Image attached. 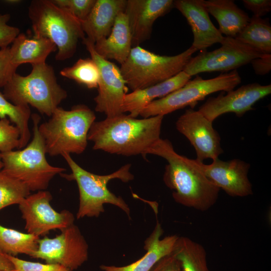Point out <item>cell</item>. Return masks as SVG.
<instances>
[{
  "label": "cell",
  "instance_id": "21",
  "mask_svg": "<svg viewBox=\"0 0 271 271\" xmlns=\"http://www.w3.org/2000/svg\"><path fill=\"white\" fill-rule=\"evenodd\" d=\"M191 76L183 71L173 77L154 85L132 91L124 97L121 111L137 117L147 105L157 98L163 97L185 85Z\"/></svg>",
  "mask_w": 271,
  "mask_h": 271
},
{
  "label": "cell",
  "instance_id": "9",
  "mask_svg": "<svg viewBox=\"0 0 271 271\" xmlns=\"http://www.w3.org/2000/svg\"><path fill=\"white\" fill-rule=\"evenodd\" d=\"M241 82V78L236 70L208 79L197 75L180 88L151 102L143 109L140 115L143 118L164 116L187 106L193 109L199 101L208 95L220 91L227 92L233 90Z\"/></svg>",
  "mask_w": 271,
  "mask_h": 271
},
{
  "label": "cell",
  "instance_id": "19",
  "mask_svg": "<svg viewBox=\"0 0 271 271\" xmlns=\"http://www.w3.org/2000/svg\"><path fill=\"white\" fill-rule=\"evenodd\" d=\"M164 231L157 220L156 225L151 234L145 241L146 254L134 262L125 266L101 265L103 271H150L156 263L164 256L171 254L174 249L179 236L176 235L161 236Z\"/></svg>",
  "mask_w": 271,
  "mask_h": 271
},
{
  "label": "cell",
  "instance_id": "37",
  "mask_svg": "<svg viewBox=\"0 0 271 271\" xmlns=\"http://www.w3.org/2000/svg\"><path fill=\"white\" fill-rule=\"evenodd\" d=\"M150 271L182 270L180 262L173 251L159 260Z\"/></svg>",
  "mask_w": 271,
  "mask_h": 271
},
{
  "label": "cell",
  "instance_id": "26",
  "mask_svg": "<svg viewBox=\"0 0 271 271\" xmlns=\"http://www.w3.org/2000/svg\"><path fill=\"white\" fill-rule=\"evenodd\" d=\"M173 252L180 262L182 271H210L204 247L187 237H179Z\"/></svg>",
  "mask_w": 271,
  "mask_h": 271
},
{
  "label": "cell",
  "instance_id": "38",
  "mask_svg": "<svg viewBox=\"0 0 271 271\" xmlns=\"http://www.w3.org/2000/svg\"><path fill=\"white\" fill-rule=\"evenodd\" d=\"M250 63L256 75H266L271 70V54H264L260 57L252 60Z\"/></svg>",
  "mask_w": 271,
  "mask_h": 271
},
{
  "label": "cell",
  "instance_id": "28",
  "mask_svg": "<svg viewBox=\"0 0 271 271\" xmlns=\"http://www.w3.org/2000/svg\"><path fill=\"white\" fill-rule=\"evenodd\" d=\"M31 117L29 106H18L10 102L0 92V119L8 117L20 130L19 149L25 147L31 138L29 121Z\"/></svg>",
  "mask_w": 271,
  "mask_h": 271
},
{
  "label": "cell",
  "instance_id": "3",
  "mask_svg": "<svg viewBox=\"0 0 271 271\" xmlns=\"http://www.w3.org/2000/svg\"><path fill=\"white\" fill-rule=\"evenodd\" d=\"M94 112L87 105L77 104L70 110L58 106L50 118L39 124L46 154L54 157L80 154L87 146L88 133L95 121Z\"/></svg>",
  "mask_w": 271,
  "mask_h": 271
},
{
  "label": "cell",
  "instance_id": "12",
  "mask_svg": "<svg viewBox=\"0 0 271 271\" xmlns=\"http://www.w3.org/2000/svg\"><path fill=\"white\" fill-rule=\"evenodd\" d=\"M82 42L96 64L99 71L98 94L94 97L95 110L104 113L106 117L123 113L122 105L128 87L120 68L114 63L100 56L94 49V43L87 37Z\"/></svg>",
  "mask_w": 271,
  "mask_h": 271
},
{
  "label": "cell",
  "instance_id": "39",
  "mask_svg": "<svg viewBox=\"0 0 271 271\" xmlns=\"http://www.w3.org/2000/svg\"><path fill=\"white\" fill-rule=\"evenodd\" d=\"M13 265L6 254L0 251V271H13Z\"/></svg>",
  "mask_w": 271,
  "mask_h": 271
},
{
  "label": "cell",
  "instance_id": "34",
  "mask_svg": "<svg viewBox=\"0 0 271 271\" xmlns=\"http://www.w3.org/2000/svg\"><path fill=\"white\" fill-rule=\"evenodd\" d=\"M13 64L10 47L0 49V87H4L16 72Z\"/></svg>",
  "mask_w": 271,
  "mask_h": 271
},
{
  "label": "cell",
  "instance_id": "41",
  "mask_svg": "<svg viewBox=\"0 0 271 271\" xmlns=\"http://www.w3.org/2000/svg\"><path fill=\"white\" fill-rule=\"evenodd\" d=\"M2 169H3V163L0 159V171L2 170Z\"/></svg>",
  "mask_w": 271,
  "mask_h": 271
},
{
  "label": "cell",
  "instance_id": "18",
  "mask_svg": "<svg viewBox=\"0 0 271 271\" xmlns=\"http://www.w3.org/2000/svg\"><path fill=\"white\" fill-rule=\"evenodd\" d=\"M176 8L186 18L193 34L192 47L201 51L222 42L224 36L212 23L202 0H176Z\"/></svg>",
  "mask_w": 271,
  "mask_h": 271
},
{
  "label": "cell",
  "instance_id": "2",
  "mask_svg": "<svg viewBox=\"0 0 271 271\" xmlns=\"http://www.w3.org/2000/svg\"><path fill=\"white\" fill-rule=\"evenodd\" d=\"M164 115L138 119L121 113L94 121L88 133L93 149L125 156L141 154L160 139Z\"/></svg>",
  "mask_w": 271,
  "mask_h": 271
},
{
  "label": "cell",
  "instance_id": "16",
  "mask_svg": "<svg viewBox=\"0 0 271 271\" xmlns=\"http://www.w3.org/2000/svg\"><path fill=\"white\" fill-rule=\"evenodd\" d=\"M192 163L215 186L232 197H245L253 194L247 174L250 164L238 159L223 161L216 159L209 165L196 159Z\"/></svg>",
  "mask_w": 271,
  "mask_h": 271
},
{
  "label": "cell",
  "instance_id": "33",
  "mask_svg": "<svg viewBox=\"0 0 271 271\" xmlns=\"http://www.w3.org/2000/svg\"><path fill=\"white\" fill-rule=\"evenodd\" d=\"M6 255L13 265V271H70L59 264L32 262L20 259L15 256Z\"/></svg>",
  "mask_w": 271,
  "mask_h": 271
},
{
  "label": "cell",
  "instance_id": "10",
  "mask_svg": "<svg viewBox=\"0 0 271 271\" xmlns=\"http://www.w3.org/2000/svg\"><path fill=\"white\" fill-rule=\"evenodd\" d=\"M221 46L201 51L188 62L183 71L191 77L200 73L234 70L264 54L235 38L224 37Z\"/></svg>",
  "mask_w": 271,
  "mask_h": 271
},
{
  "label": "cell",
  "instance_id": "11",
  "mask_svg": "<svg viewBox=\"0 0 271 271\" xmlns=\"http://www.w3.org/2000/svg\"><path fill=\"white\" fill-rule=\"evenodd\" d=\"M61 232L54 238H40L37 250L30 256L43 259L46 263L59 264L73 271L87 260L88 245L74 224Z\"/></svg>",
  "mask_w": 271,
  "mask_h": 271
},
{
  "label": "cell",
  "instance_id": "6",
  "mask_svg": "<svg viewBox=\"0 0 271 271\" xmlns=\"http://www.w3.org/2000/svg\"><path fill=\"white\" fill-rule=\"evenodd\" d=\"M33 138L22 150L0 153L3 172L24 184L30 191L46 190L51 180L66 169L52 166L46 158L44 142L39 129L41 117L31 115Z\"/></svg>",
  "mask_w": 271,
  "mask_h": 271
},
{
  "label": "cell",
  "instance_id": "4",
  "mask_svg": "<svg viewBox=\"0 0 271 271\" xmlns=\"http://www.w3.org/2000/svg\"><path fill=\"white\" fill-rule=\"evenodd\" d=\"M68 165L71 173L60 175L69 180L75 181L78 188L79 204L76 214L77 219L87 217H98L104 212V205L110 204L123 211L130 219V209L124 200L110 192L108 182L118 179L126 183L134 179L129 169L130 164H126L117 171L108 175H99L85 170L72 159L70 154L61 155Z\"/></svg>",
  "mask_w": 271,
  "mask_h": 271
},
{
  "label": "cell",
  "instance_id": "14",
  "mask_svg": "<svg viewBox=\"0 0 271 271\" xmlns=\"http://www.w3.org/2000/svg\"><path fill=\"white\" fill-rule=\"evenodd\" d=\"M212 123L198 110L192 108L187 109L176 122L178 131L194 148L196 160L199 162L208 159L214 160L223 153L220 135L213 128Z\"/></svg>",
  "mask_w": 271,
  "mask_h": 271
},
{
  "label": "cell",
  "instance_id": "17",
  "mask_svg": "<svg viewBox=\"0 0 271 271\" xmlns=\"http://www.w3.org/2000/svg\"><path fill=\"white\" fill-rule=\"evenodd\" d=\"M173 0H127L124 10L131 33L132 47L148 39L155 21L174 7Z\"/></svg>",
  "mask_w": 271,
  "mask_h": 271
},
{
  "label": "cell",
  "instance_id": "7",
  "mask_svg": "<svg viewBox=\"0 0 271 271\" xmlns=\"http://www.w3.org/2000/svg\"><path fill=\"white\" fill-rule=\"evenodd\" d=\"M34 36L51 40L56 46V60L63 61L75 54L78 40L85 38L81 22L52 0H33L28 8Z\"/></svg>",
  "mask_w": 271,
  "mask_h": 271
},
{
  "label": "cell",
  "instance_id": "25",
  "mask_svg": "<svg viewBox=\"0 0 271 271\" xmlns=\"http://www.w3.org/2000/svg\"><path fill=\"white\" fill-rule=\"evenodd\" d=\"M263 54L271 53V26L269 19L252 15L249 21L235 38Z\"/></svg>",
  "mask_w": 271,
  "mask_h": 271
},
{
  "label": "cell",
  "instance_id": "30",
  "mask_svg": "<svg viewBox=\"0 0 271 271\" xmlns=\"http://www.w3.org/2000/svg\"><path fill=\"white\" fill-rule=\"evenodd\" d=\"M30 192L24 184L0 171V210L11 205H19Z\"/></svg>",
  "mask_w": 271,
  "mask_h": 271
},
{
  "label": "cell",
  "instance_id": "31",
  "mask_svg": "<svg viewBox=\"0 0 271 271\" xmlns=\"http://www.w3.org/2000/svg\"><path fill=\"white\" fill-rule=\"evenodd\" d=\"M20 131L8 117L0 119V153L19 149Z\"/></svg>",
  "mask_w": 271,
  "mask_h": 271
},
{
  "label": "cell",
  "instance_id": "15",
  "mask_svg": "<svg viewBox=\"0 0 271 271\" xmlns=\"http://www.w3.org/2000/svg\"><path fill=\"white\" fill-rule=\"evenodd\" d=\"M270 93V84L252 83L227 92L225 95L220 94L209 97L199 107L198 111L212 122L219 116L228 112H233L241 117L246 112L253 110V105Z\"/></svg>",
  "mask_w": 271,
  "mask_h": 271
},
{
  "label": "cell",
  "instance_id": "32",
  "mask_svg": "<svg viewBox=\"0 0 271 271\" xmlns=\"http://www.w3.org/2000/svg\"><path fill=\"white\" fill-rule=\"evenodd\" d=\"M52 2L81 22L88 16L96 0H52Z\"/></svg>",
  "mask_w": 271,
  "mask_h": 271
},
{
  "label": "cell",
  "instance_id": "40",
  "mask_svg": "<svg viewBox=\"0 0 271 271\" xmlns=\"http://www.w3.org/2000/svg\"><path fill=\"white\" fill-rule=\"evenodd\" d=\"M6 3L11 4H18L20 1L19 0H8V1H5Z\"/></svg>",
  "mask_w": 271,
  "mask_h": 271
},
{
  "label": "cell",
  "instance_id": "29",
  "mask_svg": "<svg viewBox=\"0 0 271 271\" xmlns=\"http://www.w3.org/2000/svg\"><path fill=\"white\" fill-rule=\"evenodd\" d=\"M60 75L89 89L97 88L99 81L98 68L91 58H80L72 66L62 69Z\"/></svg>",
  "mask_w": 271,
  "mask_h": 271
},
{
  "label": "cell",
  "instance_id": "23",
  "mask_svg": "<svg viewBox=\"0 0 271 271\" xmlns=\"http://www.w3.org/2000/svg\"><path fill=\"white\" fill-rule=\"evenodd\" d=\"M10 47L11 60L18 67L25 63L34 64L46 63L48 56L57 50L56 45L49 39L33 36L29 37L20 33Z\"/></svg>",
  "mask_w": 271,
  "mask_h": 271
},
{
  "label": "cell",
  "instance_id": "27",
  "mask_svg": "<svg viewBox=\"0 0 271 271\" xmlns=\"http://www.w3.org/2000/svg\"><path fill=\"white\" fill-rule=\"evenodd\" d=\"M40 237L0 225V251L13 256L25 254L30 256L37 250Z\"/></svg>",
  "mask_w": 271,
  "mask_h": 271
},
{
  "label": "cell",
  "instance_id": "5",
  "mask_svg": "<svg viewBox=\"0 0 271 271\" xmlns=\"http://www.w3.org/2000/svg\"><path fill=\"white\" fill-rule=\"evenodd\" d=\"M26 76L16 72L3 87V94L15 105L29 106L50 116L67 92L58 84L52 66L46 63L32 65Z\"/></svg>",
  "mask_w": 271,
  "mask_h": 271
},
{
  "label": "cell",
  "instance_id": "13",
  "mask_svg": "<svg viewBox=\"0 0 271 271\" xmlns=\"http://www.w3.org/2000/svg\"><path fill=\"white\" fill-rule=\"evenodd\" d=\"M51 193L46 190L30 194L19 204L27 233L45 236L50 231H60L74 224V216L68 210L56 211L50 204Z\"/></svg>",
  "mask_w": 271,
  "mask_h": 271
},
{
  "label": "cell",
  "instance_id": "20",
  "mask_svg": "<svg viewBox=\"0 0 271 271\" xmlns=\"http://www.w3.org/2000/svg\"><path fill=\"white\" fill-rule=\"evenodd\" d=\"M126 0H96L88 16L81 22L87 38L93 43L110 34L118 15L124 12Z\"/></svg>",
  "mask_w": 271,
  "mask_h": 271
},
{
  "label": "cell",
  "instance_id": "24",
  "mask_svg": "<svg viewBox=\"0 0 271 271\" xmlns=\"http://www.w3.org/2000/svg\"><path fill=\"white\" fill-rule=\"evenodd\" d=\"M208 14L218 23L219 31L226 37L236 38L248 23V14L232 0H202Z\"/></svg>",
  "mask_w": 271,
  "mask_h": 271
},
{
  "label": "cell",
  "instance_id": "22",
  "mask_svg": "<svg viewBox=\"0 0 271 271\" xmlns=\"http://www.w3.org/2000/svg\"><path fill=\"white\" fill-rule=\"evenodd\" d=\"M94 47L103 58L114 60L120 65L124 62L132 46L128 20L124 12L117 16L109 35L96 41Z\"/></svg>",
  "mask_w": 271,
  "mask_h": 271
},
{
  "label": "cell",
  "instance_id": "35",
  "mask_svg": "<svg viewBox=\"0 0 271 271\" xmlns=\"http://www.w3.org/2000/svg\"><path fill=\"white\" fill-rule=\"evenodd\" d=\"M11 19L9 14H0V48L8 47L20 34L17 27L10 26L8 23Z\"/></svg>",
  "mask_w": 271,
  "mask_h": 271
},
{
  "label": "cell",
  "instance_id": "1",
  "mask_svg": "<svg viewBox=\"0 0 271 271\" xmlns=\"http://www.w3.org/2000/svg\"><path fill=\"white\" fill-rule=\"evenodd\" d=\"M147 154L160 156L167 161L163 181L173 190L172 197L177 203L204 211L216 202L220 189L191 159L178 154L169 140L160 138L146 152Z\"/></svg>",
  "mask_w": 271,
  "mask_h": 271
},
{
  "label": "cell",
  "instance_id": "36",
  "mask_svg": "<svg viewBox=\"0 0 271 271\" xmlns=\"http://www.w3.org/2000/svg\"><path fill=\"white\" fill-rule=\"evenodd\" d=\"M244 7L253 13V16L261 18L271 11L270 0H243Z\"/></svg>",
  "mask_w": 271,
  "mask_h": 271
},
{
  "label": "cell",
  "instance_id": "8",
  "mask_svg": "<svg viewBox=\"0 0 271 271\" xmlns=\"http://www.w3.org/2000/svg\"><path fill=\"white\" fill-rule=\"evenodd\" d=\"M197 50L191 46L175 56L160 55L139 46L131 48L120 68L126 85L132 91L166 81L182 71Z\"/></svg>",
  "mask_w": 271,
  "mask_h": 271
}]
</instances>
